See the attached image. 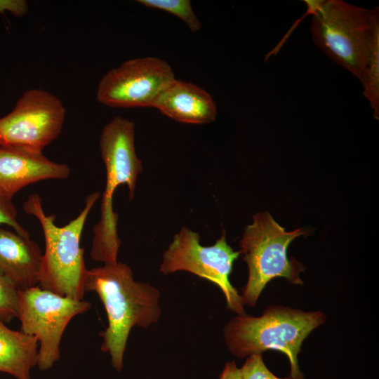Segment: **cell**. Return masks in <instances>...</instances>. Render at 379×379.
I'll use <instances>...</instances> for the list:
<instances>
[{"instance_id": "cell-7", "label": "cell", "mask_w": 379, "mask_h": 379, "mask_svg": "<svg viewBox=\"0 0 379 379\" xmlns=\"http://www.w3.org/2000/svg\"><path fill=\"white\" fill-rule=\"evenodd\" d=\"M239 255L227 243L225 232L214 244L205 246L201 244L198 232L182 227L164 252L159 272L167 275L185 271L215 284L222 292L227 307L237 315L244 314L241 296L230 281Z\"/></svg>"}, {"instance_id": "cell-8", "label": "cell", "mask_w": 379, "mask_h": 379, "mask_svg": "<svg viewBox=\"0 0 379 379\" xmlns=\"http://www.w3.org/2000/svg\"><path fill=\"white\" fill-rule=\"evenodd\" d=\"M90 302L65 297L36 286L18 291L19 319L22 332L39 342L37 366L51 368L60 357V341L69 322L87 312Z\"/></svg>"}, {"instance_id": "cell-6", "label": "cell", "mask_w": 379, "mask_h": 379, "mask_svg": "<svg viewBox=\"0 0 379 379\" xmlns=\"http://www.w3.org/2000/svg\"><path fill=\"white\" fill-rule=\"evenodd\" d=\"M307 233L302 229L287 232L268 212L253 217L239 241L240 254L248 267V277L241 298L244 305L254 307L268 282L284 277L291 283L302 284L299 274L304 266L293 258H288L287 249L296 237Z\"/></svg>"}, {"instance_id": "cell-21", "label": "cell", "mask_w": 379, "mask_h": 379, "mask_svg": "<svg viewBox=\"0 0 379 379\" xmlns=\"http://www.w3.org/2000/svg\"><path fill=\"white\" fill-rule=\"evenodd\" d=\"M218 379H241L240 369L234 361H228L225 364Z\"/></svg>"}, {"instance_id": "cell-15", "label": "cell", "mask_w": 379, "mask_h": 379, "mask_svg": "<svg viewBox=\"0 0 379 379\" xmlns=\"http://www.w3.org/2000/svg\"><path fill=\"white\" fill-rule=\"evenodd\" d=\"M363 95L379 119V22L375 25L370 41L366 68L361 81Z\"/></svg>"}, {"instance_id": "cell-16", "label": "cell", "mask_w": 379, "mask_h": 379, "mask_svg": "<svg viewBox=\"0 0 379 379\" xmlns=\"http://www.w3.org/2000/svg\"><path fill=\"white\" fill-rule=\"evenodd\" d=\"M139 4L150 8L166 11L182 20L192 32H198L201 23L193 11L189 0H138Z\"/></svg>"}, {"instance_id": "cell-17", "label": "cell", "mask_w": 379, "mask_h": 379, "mask_svg": "<svg viewBox=\"0 0 379 379\" xmlns=\"http://www.w3.org/2000/svg\"><path fill=\"white\" fill-rule=\"evenodd\" d=\"M18 290L0 273V321L8 323L18 318Z\"/></svg>"}, {"instance_id": "cell-14", "label": "cell", "mask_w": 379, "mask_h": 379, "mask_svg": "<svg viewBox=\"0 0 379 379\" xmlns=\"http://www.w3.org/2000/svg\"><path fill=\"white\" fill-rule=\"evenodd\" d=\"M39 342L22 331H14L0 321V372L17 379H31L37 366Z\"/></svg>"}, {"instance_id": "cell-5", "label": "cell", "mask_w": 379, "mask_h": 379, "mask_svg": "<svg viewBox=\"0 0 379 379\" xmlns=\"http://www.w3.org/2000/svg\"><path fill=\"white\" fill-rule=\"evenodd\" d=\"M314 44L361 82L379 8H364L342 0L323 1L312 15Z\"/></svg>"}, {"instance_id": "cell-20", "label": "cell", "mask_w": 379, "mask_h": 379, "mask_svg": "<svg viewBox=\"0 0 379 379\" xmlns=\"http://www.w3.org/2000/svg\"><path fill=\"white\" fill-rule=\"evenodd\" d=\"M28 5L24 0H0V13L6 11L19 17L27 13Z\"/></svg>"}, {"instance_id": "cell-19", "label": "cell", "mask_w": 379, "mask_h": 379, "mask_svg": "<svg viewBox=\"0 0 379 379\" xmlns=\"http://www.w3.org/2000/svg\"><path fill=\"white\" fill-rule=\"evenodd\" d=\"M17 210L12 200L0 196V225H6L14 229L15 232L24 237H29L28 232L17 221Z\"/></svg>"}, {"instance_id": "cell-18", "label": "cell", "mask_w": 379, "mask_h": 379, "mask_svg": "<svg viewBox=\"0 0 379 379\" xmlns=\"http://www.w3.org/2000/svg\"><path fill=\"white\" fill-rule=\"evenodd\" d=\"M239 369L241 379H291L281 378L272 373L266 366L260 354L246 357Z\"/></svg>"}, {"instance_id": "cell-2", "label": "cell", "mask_w": 379, "mask_h": 379, "mask_svg": "<svg viewBox=\"0 0 379 379\" xmlns=\"http://www.w3.org/2000/svg\"><path fill=\"white\" fill-rule=\"evenodd\" d=\"M326 321L320 311L305 312L281 305L267 307L260 317L238 314L222 328L225 345L234 357L244 359L269 350L288 359L291 379H305L298 356L305 339Z\"/></svg>"}, {"instance_id": "cell-11", "label": "cell", "mask_w": 379, "mask_h": 379, "mask_svg": "<svg viewBox=\"0 0 379 379\" xmlns=\"http://www.w3.org/2000/svg\"><path fill=\"white\" fill-rule=\"evenodd\" d=\"M69 167L52 161L42 152L0 146V196L12 200L24 187L48 179H65Z\"/></svg>"}, {"instance_id": "cell-13", "label": "cell", "mask_w": 379, "mask_h": 379, "mask_svg": "<svg viewBox=\"0 0 379 379\" xmlns=\"http://www.w3.org/2000/svg\"><path fill=\"white\" fill-rule=\"evenodd\" d=\"M42 255L30 237L0 227V273L18 291L39 285Z\"/></svg>"}, {"instance_id": "cell-3", "label": "cell", "mask_w": 379, "mask_h": 379, "mask_svg": "<svg viewBox=\"0 0 379 379\" xmlns=\"http://www.w3.org/2000/svg\"><path fill=\"white\" fill-rule=\"evenodd\" d=\"M135 123L114 117L102 128L99 146L106 171L105 191L100 204V218L93 227L90 251L93 260L103 264L117 261L121 245L118 236V214L113 209V196L120 185H126L129 200L134 198L137 180L142 171L135 147Z\"/></svg>"}, {"instance_id": "cell-9", "label": "cell", "mask_w": 379, "mask_h": 379, "mask_svg": "<svg viewBox=\"0 0 379 379\" xmlns=\"http://www.w3.org/2000/svg\"><path fill=\"white\" fill-rule=\"evenodd\" d=\"M66 110L52 93L31 89L0 118V146L42 152L60 134Z\"/></svg>"}, {"instance_id": "cell-4", "label": "cell", "mask_w": 379, "mask_h": 379, "mask_svg": "<svg viewBox=\"0 0 379 379\" xmlns=\"http://www.w3.org/2000/svg\"><path fill=\"white\" fill-rule=\"evenodd\" d=\"M100 197V192L88 194L80 213L62 227L55 224L54 215H46L39 195L29 196L24 211L39 222L45 240L39 286L62 296L82 300L88 269L81 246V237L88 214Z\"/></svg>"}, {"instance_id": "cell-1", "label": "cell", "mask_w": 379, "mask_h": 379, "mask_svg": "<svg viewBox=\"0 0 379 379\" xmlns=\"http://www.w3.org/2000/svg\"><path fill=\"white\" fill-rule=\"evenodd\" d=\"M84 290L95 293L105 307L108 324L101 333L100 349L121 372L131 329L147 328L159 321L161 292L148 282L135 281L131 268L118 261L88 270Z\"/></svg>"}, {"instance_id": "cell-10", "label": "cell", "mask_w": 379, "mask_h": 379, "mask_svg": "<svg viewBox=\"0 0 379 379\" xmlns=\"http://www.w3.org/2000/svg\"><path fill=\"white\" fill-rule=\"evenodd\" d=\"M175 78L171 65L161 58L131 59L103 76L97 100L112 107H152L161 91Z\"/></svg>"}, {"instance_id": "cell-12", "label": "cell", "mask_w": 379, "mask_h": 379, "mask_svg": "<svg viewBox=\"0 0 379 379\" xmlns=\"http://www.w3.org/2000/svg\"><path fill=\"white\" fill-rule=\"evenodd\" d=\"M152 107L171 119L185 124H210L217 117L215 102L207 91L175 78L161 91Z\"/></svg>"}]
</instances>
